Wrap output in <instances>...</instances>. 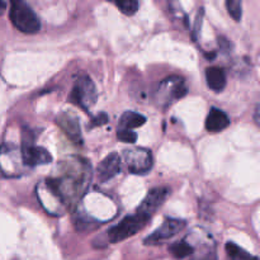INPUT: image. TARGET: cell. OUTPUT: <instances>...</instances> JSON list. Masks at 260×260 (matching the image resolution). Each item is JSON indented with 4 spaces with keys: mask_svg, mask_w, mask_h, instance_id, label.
<instances>
[{
    "mask_svg": "<svg viewBox=\"0 0 260 260\" xmlns=\"http://www.w3.org/2000/svg\"><path fill=\"white\" fill-rule=\"evenodd\" d=\"M62 165H65V170L60 177L45 180L46 197H55L58 205L69 207L84 196L90 179V167L81 159H74V161Z\"/></svg>",
    "mask_w": 260,
    "mask_h": 260,
    "instance_id": "cell-1",
    "label": "cell"
},
{
    "mask_svg": "<svg viewBox=\"0 0 260 260\" xmlns=\"http://www.w3.org/2000/svg\"><path fill=\"white\" fill-rule=\"evenodd\" d=\"M9 17L13 25L20 32L35 35L41 29L40 18L27 3L19 2V0L13 2Z\"/></svg>",
    "mask_w": 260,
    "mask_h": 260,
    "instance_id": "cell-2",
    "label": "cell"
},
{
    "mask_svg": "<svg viewBox=\"0 0 260 260\" xmlns=\"http://www.w3.org/2000/svg\"><path fill=\"white\" fill-rule=\"evenodd\" d=\"M150 220V217H147L146 215H144L140 211H136L135 215L127 216L124 217L118 225L112 226L108 231H107V238H108L109 243H119V241H123L126 239L134 236L137 231L141 230L145 225H146L147 221Z\"/></svg>",
    "mask_w": 260,
    "mask_h": 260,
    "instance_id": "cell-3",
    "label": "cell"
},
{
    "mask_svg": "<svg viewBox=\"0 0 260 260\" xmlns=\"http://www.w3.org/2000/svg\"><path fill=\"white\" fill-rule=\"evenodd\" d=\"M185 94H187V86H185L184 79L173 75L164 79L157 85L156 91H155V99L159 106L167 107L177 99L183 98Z\"/></svg>",
    "mask_w": 260,
    "mask_h": 260,
    "instance_id": "cell-4",
    "label": "cell"
},
{
    "mask_svg": "<svg viewBox=\"0 0 260 260\" xmlns=\"http://www.w3.org/2000/svg\"><path fill=\"white\" fill-rule=\"evenodd\" d=\"M96 89L93 80L88 75H81L74 83L73 90L70 94V102L79 106L84 111H89L95 104Z\"/></svg>",
    "mask_w": 260,
    "mask_h": 260,
    "instance_id": "cell-5",
    "label": "cell"
},
{
    "mask_svg": "<svg viewBox=\"0 0 260 260\" xmlns=\"http://www.w3.org/2000/svg\"><path fill=\"white\" fill-rule=\"evenodd\" d=\"M124 164L132 174H146L151 170L154 159L150 150L144 147H135L123 152Z\"/></svg>",
    "mask_w": 260,
    "mask_h": 260,
    "instance_id": "cell-6",
    "label": "cell"
},
{
    "mask_svg": "<svg viewBox=\"0 0 260 260\" xmlns=\"http://www.w3.org/2000/svg\"><path fill=\"white\" fill-rule=\"evenodd\" d=\"M22 152L13 145H4L0 149V170L5 177H17L23 167Z\"/></svg>",
    "mask_w": 260,
    "mask_h": 260,
    "instance_id": "cell-7",
    "label": "cell"
},
{
    "mask_svg": "<svg viewBox=\"0 0 260 260\" xmlns=\"http://www.w3.org/2000/svg\"><path fill=\"white\" fill-rule=\"evenodd\" d=\"M185 228V221L178 220V218H167L157 230H155L149 238L145 240L146 245H157L164 241H168L179 234Z\"/></svg>",
    "mask_w": 260,
    "mask_h": 260,
    "instance_id": "cell-8",
    "label": "cell"
},
{
    "mask_svg": "<svg viewBox=\"0 0 260 260\" xmlns=\"http://www.w3.org/2000/svg\"><path fill=\"white\" fill-rule=\"evenodd\" d=\"M20 152H22L23 164L27 167H40V165L50 164L52 161V156L47 150L40 146H35L32 144H23Z\"/></svg>",
    "mask_w": 260,
    "mask_h": 260,
    "instance_id": "cell-9",
    "label": "cell"
},
{
    "mask_svg": "<svg viewBox=\"0 0 260 260\" xmlns=\"http://www.w3.org/2000/svg\"><path fill=\"white\" fill-rule=\"evenodd\" d=\"M168 194H169V190L167 188H155L142 201V203L137 208V211H140L144 215H146L147 217L151 218L152 215L161 207V205L164 203Z\"/></svg>",
    "mask_w": 260,
    "mask_h": 260,
    "instance_id": "cell-10",
    "label": "cell"
},
{
    "mask_svg": "<svg viewBox=\"0 0 260 260\" xmlns=\"http://www.w3.org/2000/svg\"><path fill=\"white\" fill-rule=\"evenodd\" d=\"M122 161L121 157L118 156V154L113 152V154L108 155L101 164L98 165V169H96V175H98L99 182H107V180L113 179L114 177L119 174L121 172Z\"/></svg>",
    "mask_w": 260,
    "mask_h": 260,
    "instance_id": "cell-11",
    "label": "cell"
},
{
    "mask_svg": "<svg viewBox=\"0 0 260 260\" xmlns=\"http://www.w3.org/2000/svg\"><path fill=\"white\" fill-rule=\"evenodd\" d=\"M230 126V118L223 111L218 108H212L206 118V129L208 132H221Z\"/></svg>",
    "mask_w": 260,
    "mask_h": 260,
    "instance_id": "cell-12",
    "label": "cell"
},
{
    "mask_svg": "<svg viewBox=\"0 0 260 260\" xmlns=\"http://www.w3.org/2000/svg\"><path fill=\"white\" fill-rule=\"evenodd\" d=\"M206 81H207L208 88L218 93V91H222L225 89L228 79H226V74L223 69L212 66V68H208L206 70Z\"/></svg>",
    "mask_w": 260,
    "mask_h": 260,
    "instance_id": "cell-13",
    "label": "cell"
},
{
    "mask_svg": "<svg viewBox=\"0 0 260 260\" xmlns=\"http://www.w3.org/2000/svg\"><path fill=\"white\" fill-rule=\"evenodd\" d=\"M57 123L60 124V127L63 129V132H65V134L68 135V136L70 137L73 141L79 142V144H80L81 142V131H80V126H79L78 119L74 118V117H71V116H69V114L68 116H66V114H63V116L58 117Z\"/></svg>",
    "mask_w": 260,
    "mask_h": 260,
    "instance_id": "cell-14",
    "label": "cell"
},
{
    "mask_svg": "<svg viewBox=\"0 0 260 260\" xmlns=\"http://www.w3.org/2000/svg\"><path fill=\"white\" fill-rule=\"evenodd\" d=\"M145 123H146L145 116L137 113V112L128 111L122 114L121 121H119V126H121L119 129H129V131H132L134 128L144 126Z\"/></svg>",
    "mask_w": 260,
    "mask_h": 260,
    "instance_id": "cell-15",
    "label": "cell"
},
{
    "mask_svg": "<svg viewBox=\"0 0 260 260\" xmlns=\"http://www.w3.org/2000/svg\"><path fill=\"white\" fill-rule=\"evenodd\" d=\"M169 250L170 253H172V255L177 259H184L187 258V256L193 255V253H194V248H193L192 244L188 241L187 238L173 244L169 248Z\"/></svg>",
    "mask_w": 260,
    "mask_h": 260,
    "instance_id": "cell-16",
    "label": "cell"
},
{
    "mask_svg": "<svg viewBox=\"0 0 260 260\" xmlns=\"http://www.w3.org/2000/svg\"><path fill=\"white\" fill-rule=\"evenodd\" d=\"M226 251H228L229 256L233 258L234 260H258L254 256H251L250 254H248L246 251H244L243 249H240L239 246H236L235 244L228 243L226 244Z\"/></svg>",
    "mask_w": 260,
    "mask_h": 260,
    "instance_id": "cell-17",
    "label": "cell"
},
{
    "mask_svg": "<svg viewBox=\"0 0 260 260\" xmlns=\"http://www.w3.org/2000/svg\"><path fill=\"white\" fill-rule=\"evenodd\" d=\"M116 7L124 15H134L139 10V2H136V0H118V2H116Z\"/></svg>",
    "mask_w": 260,
    "mask_h": 260,
    "instance_id": "cell-18",
    "label": "cell"
},
{
    "mask_svg": "<svg viewBox=\"0 0 260 260\" xmlns=\"http://www.w3.org/2000/svg\"><path fill=\"white\" fill-rule=\"evenodd\" d=\"M226 8L229 10V14L236 20L240 22L241 17H243V4L239 0H229L226 2Z\"/></svg>",
    "mask_w": 260,
    "mask_h": 260,
    "instance_id": "cell-19",
    "label": "cell"
},
{
    "mask_svg": "<svg viewBox=\"0 0 260 260\" xmlns=\"http://www.w3.org/2000/svg\"><path fill=\"white\" fill-rule=\"evenodd\" d=\"M193 259L192 260H217V255H216V251L213 249L212 245H207L200 251V253H193Z\"/></svg>",
    "mask_w": 260,
    "mask_h": 260,
    "instance_id": "cell-20",
    "label": "cell"
},
{
    "mask_svg": "<svg viewBox=\"0 0 260 260\" xmlns=\"http://www.w3.org/2000/svg\"><path fill=\"white\" fill-rule=\"evenodd\" d=\"M117 139L124 144H134L137 140L136 132L129 131V129H118L117 132Z\"/></svg>",
    "mask_w": 260,
    "mask_h": 260,
    "instance_id": "cell-21",
    "label": "cell"
},
{
    "mask_svg": "<svg viewBox=\"0 0 260 260\" xmlns=\"http://www.w3.org/2000/svg\"><path fill=\"white\" fill-rule=\"evenodd\" d=\"M91 122H93V123H91V126H102V124H104L108 122V116H107L106 113H101L99 116H96Z\"/></svg>",
    "mask_w": 260,
    "mask_h": 260,
    "instance_id": "cell-22",
    "label": "cell"
},
{
    "mask_svg": "<svg viewBox=\"0 0 260 260\" xmlns=\"http://www.w3.org/2000/svg\"><path fill=\"white\" fill-rule=\"evenodd\" d=\"M5 9H7V3L3 2V0H0V15L4 14Z\"/></svg>",
    "mask_w": 260,
    "mask_h": 260,
    "instance_id": "cell-23",
    "label": "cell"
},
{
    "mask_svg": "<svg viewBox=\"0 0 260 260\" xmlns=\"http://www.w3.org/2000/svg\"><path fill=\"white\" fill-rule=\"evenodd\" d=\"M258 114H259V108H258V106H256V109H255V114H254V116H255V122H256V124H259V118H258Z\"/></svg>",
    "mask_w": 260,
    "mask_h": 260,
    "instance_id": "cell-24",
    "label": "cell"
}]
</instances>
